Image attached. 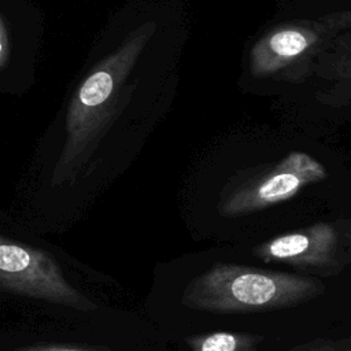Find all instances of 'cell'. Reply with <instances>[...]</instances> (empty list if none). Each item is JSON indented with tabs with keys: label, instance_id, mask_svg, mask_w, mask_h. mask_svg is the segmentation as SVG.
<instances>
[{
	"label": "cell",
	"instance_id": "1",
	"mask_svg": "<svg viewBox=\"0 0 351 351\" xmlns=\"http://www.w3.org/2000/svg\"><path fill=\"white\" fill-rule=\"evenodd\" d=\"M325 289L315 276L218 262L188 281L181 303L214 314L261 313L307 303Z\"/></svg>",
	"mask_w": 351,
	"mask_h": 351
},
{
	"label": "cell",
	"instance_id": "9",
	"mask_svg": "<svg viewBox=\"0 0 351 351\" xmlns=\"http://www.w3.org/2000/svg\"><path fill=\"white\" fill-rule=\"evenodd\" d=\"M288 166H292V170L298 171L299 174L303 173V180L304 182L307 181H315V180H319L325 176V171L324 169L315 162L311 158H308L307 155H302V154H295L292 155L288 162H287ZM292 171V174L295 173Z\"/></svg>",
	"mask_w": 351,
	"mask_h": 351
},
{
	"label": "cell",
	"instance_id": "2",
	"mask_svg": "<svg viewBox=\"0 0 351 351\" xmlns=\"http://www.w3.org/2000/svg\"><path fill=\"white\" fill-rule=\"evenodd\" d=\"M0 291L80 311L97 304L75 288L44 251L0 239Z\"/></svg>",
	"mask_w": 351,
	"mask_h": 351
},
{
	"label": "cell",
	"instance_id": "6",
	"mask_svg": "<svg viewBox=\"0 0 351 351\" xmlns=\"http://www.w3.org/2000/svg\"><path fill=\"white\" fill-rule=\"evenodd\" d=\"M112 78L104 71L95 73L82 85L80 99L86 106H97L103 103L111 93Z\"/></svg>",
	"mask_w": 351,
	"mask_h": 351
},
{
	"label": "cell",
	"instance_id": "7",
	"mask_svg": "<svg viewBox=\"0 0 351 351\" xmlns=\"http://www.w3.org/2000/svg\"><path fill=\"white\" fill-rule=\"evenodd\" d=\"M271 49L281 56H295L304 51L307 41L304 36L295 30H284L276 33L270 38Z\"/></svg>",
	"mask_w": 351,
	"mask_h": 351
},
{
	"label": "cell",
	"instance_id": "8",
	"mask_svg": "<svg viewBox=\"0 0 351 351\" xmlns=\"http://www.w3.org/2000/svg\"><path fill=\"white\" fill-rule=\"evenodd\" d=\"M288 351H351V336L317 337L299 343Z\"/></svg>",
	"mask_w": 351,
	"mask_h": 351
},
{
	"label": "cell",
	"instance_id": "10",
	"mask_svg": "<svg viewBox=\"0 0 351 351\" xmlns=\"http://www.w3.org/2000/svg\"><path fill=\"white\" fill-rule=\"evenodd\" d=\"M15 351H111L106 348H77L67 346H26L19 347Z\"/></svg>",
	"mask_w": 351,
	"mask_h": 351
},
{
	"label": "cell",
	"instance_id": "5",
	"mask_svg": "<svg viewBox=\"0 0 351 351\" xmlns=\"http://www.w3.org/2000/svg\"><path fill=\"white\" fill-rule=\"evenodd\" d=\"M302 184L303 181L292 173H278L276 176H271L259 185V188L255 192V197L250 200L244 208L285 200L293 196Z\"/></svg>",
	"mask_w": 351,
	"mask_h": 351
},
{
	"label": "cell",
	"instance_id": "3",
	"mask_svg": "<svg viewBox=\"0 0 351 351\" xmlns=\"http://www.w3.org/2000/svg\"><path fill=\"white\" fill-rule=\"evenodd\" d=\"M252 255L265 263H282L321 276H336L348 265L335 229L326 223L280 234L256 245Z\"/></svg>",
	"mask_w": 351,
	"mask_h": 351
},
{
	"label": "cell",
	"instance_id": "11",
	"mask_svg": "<svg viewBox=\"0 0 351 351\" xmlns=\"http://www.w3.org/2000/svg\"><path fill=\"white\" fill-rule=\"evenodd\" d=\"M0 49H1V44H0Z\"/></svg>",
	"mask_w": 351,
	"mask_h": 351
},
{
	"label": "cell",
	"instance_id": "4",
	"mask_svg": "<svg viewBox=\"0 0 351 351\" xmlns=\"http://www.w3.org/2000/svg\"><path fill=\"white\" fill-rule=\"evenodd\" d=\"M262 335L248 332L215 330L185 337L189 351H258L263 343Z\"/></svg>",
	"mask_w": 351,
	"mask_h": 351
}]
</instances>
